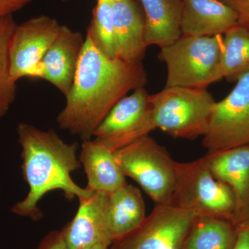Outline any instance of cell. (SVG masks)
<instances>
[{
	"mask_svg": "<svg viewBox=\"0 0 249 249\" xmlns=\"http://www.w3.org/2000/svg\"><path fill=\"white\" fill-rule=\"evenodd\" d=\"M147 83L142 62L108 58L85 36L73 85L57 117L59 127L83 141L91 139L116 103Z\"/></svg>",
	"mask_w": 249,
	"mask_h": 249,
	"instance_id": "obj_1",
	"label": "cell"
},
{
	"mask_svg": "<svg viewBox=\"0 0 249 249\" xmlns=\"http://www.w3.org/2000/svg\"><path fill=\"white\" fill-rule=\"evenodd\" d=\"M17 132L22 148L23 178L29 190L11 212L37 220L42 216L37 204L49 192L60 190L71 200L92 193L72 179L71 173L81 166L77 156L78 143H67L53 129L42 130L27 123H19Z\"/></svg>",
	"mask_w": 249,
	"mask_h": 249,
	"instance_id": "obj_2",
	"label": "cell"
},
{
	"mask_svg": "<svg viewBox=\"0 0 249 249\" xmlns=\"http://www.w3.org/2000/svg\"><path fill=\"white\" fill-rule=\"evenodd\" d=\"M224 36H181L160 49L158 57L167 67L165 87L206 89L222 79Z\"/></svg>",
	"mask_w": 249,
	"mask_h": 249,
	"instance_id": "obj_3",
	"label": "cell"
},
{
	"mask_svg": "<svg viewBox=\"0 0 249 249\" xmlns=\"http://www.w3.org/2000/svg\"><path fill=\"white\" fill-rule=\"evenodd\" d=\"M155 129L175 138L195 139L208 130L216 101L206 89L165 87L149 95Z\"/></svg>",
	"mask_w": 249,
	"mask_h": 249,
	"instance_id": "obj_4",
	"label": "cell"
},
{
	"mask_svg": "<svg viewBox=\"0 0 249 249\" xmlns=\"http://www.w3.org/2000/svg\"><path fill=\"white\" fill-rule=\"evenodd\" d=\"M125 177L134 179L155 204H171L177 161L164 147L147 135L114 152Z\"/></svg>",
	"mask_w": 249,
	"mask_h": 249,
	"instance_id": "obj_5",
	"label": "cell"
},
{
	"mask_svg": "<svg viewBox=\"0 0 249 249\" xmlns=\"http://www.w3.org/2000/svg\"><path fill=\"white\" fill-rule=\"evenodd\" d=\"M177 178L171 204L196 217H212L232 222L235 201L227 185L210 170L206 157L191 162H177Z\"/></svg>",
	"mask_w": 249,
	"mask_h": 249,
	"instance_id": "obj_6",
	"label": "cell"
},
{
	"mask_svg": "<svg viewBox=\"0 0 249 249\" xmlns=\"http://www.w3.org/2000/svg\"><path fill=\"white\" fill-rule=\"evenodd\" d=\"M202 144L208 153L249 144V72L239 78L227 97L214 104Z\"/></svg>",
	"mask_w": 249,
	"mask_h": 249,
	"instance_id": "obj_7",
	"label": "cell"
},
{
	"mask_svg": "<svg viewBox=\"0 0 249 249\" xmlns=\"http://www.w3.org/2000/svg\"><path fill=\"white\" fill-rule=\"evenodd\" d=\"M196 216L173 204H155L137 229L114 241L110 249H182Z\"/></svg>",
	"mask_w": 249,
	"mask_h": 249,
	"instance_id": "obj_8",
	"label": "cell"
},
{
	"mask_svg": "<svg viewBox=\"0 0 249 249\" xmlns=\"http://www.w3.org/2000/svg\"><path fill=\"white\" fill-rule=\"evenodd\" d=\"M155 129L149 94L144 88L134 90L113 107L98 125L93 137L115 152Z\"/></svg>",
	"mask_w": 249,
	"mask_h": 249,
	"instance_id": "obj_9",
	"label": "cell"
},
{
	"mask_svg": "<svg viewBox=\"0 0 249 249\" xmlns=\"http://www.w3.org/2000/svg\"><path fill=\"white\" fill-rule=\"evenodd\" d=\"M62 24L42 15L16 26L9 48L10 72L17 83L22 78L42 77V61Z\"/></svg>",
	"mask_w": 249,
	"mask_h": 249,
	"instance_id": "obj_10",
	"label": "cell"
},
{
	"mask_svg": "<svg viewBox=\"0 0 249 249\" xmlns=\"http://www.w3.org/2000/svg\"><path fill=\"white\" fill-rule=\"evenodd\" d=\"M214 178L229 187L235 201L232 223H249V144L205 155Z\"/></svg>",
	"mask_w": 249,
	"mask_h": 249,
	"instance_id": "obj_11",
	"label": "cell"
},
{
	"mask_svg": "<svg viewBox=\"0 0 249 249\" xmlns=\"http://www.w3.org/2000/svg\"><path fill=\"white\" fill-rule=\"evenodd\" d=\"M109 195L93 191L80 198L76 215L62 230L70 249H85L112 244L106 219Z\"/></svg>",
	"mask_w": 249,
	"mask_h": 249,
	"instance_id": "obj_12",
	"label": "cell"
},
{
	"mask_svg": "<svg viewBox=\"0 0 249 249\" xmlns=\"http://www.w3.org/2000/svg\"><path fill=\"white\" fill-rule=\"evenodd\" d=\"M85 41L80 32L62 25L42 59L41 78L52 83L65 96L73 85Z\"/></svg>",
	"mask_w": 249,
	"mask_h": 249,
	"instance_id": "obj_13",
	"label": "cell"
},
{
	"mask_svg": "<svg viewBox=\"0 0 249 249\" xmlns=\"http://www.w3.org/2000/svg\"><path fill=\"white\" fill-rule=\"evenodd\" d=\"M237 24L235 11L221 0H183V36H224Z\"/></svg>",
	"mask_w": 249,
	"mask_h": 249,
	"instance_id": "obj_14",
	"label": "cell"
},
{
	"mask_svg": "<svg viewBox=\"0 0 249 249\" xmlns=\"http://www.w3.org/2000/svg\"><path fill=\"white\" fill-rule=\"evenodd\" d=\"M79 160L88 178L86 188L89 191L109 195L127 183L114 152L94 139L83 141Z\"/></svg>",
	"mask_w": 249,
	"mask_h": 249,
	"instance_id": "obj_15",
	"label": "cell"
},
{
	"mask_svg": "<svg viewBox=\"0 0 249 249\" xmlns=\"http://www.w3.org/2000/svg\"><path fill=\"white\" fill-rule=\"evenodd\" d=\"M145 12L144 38L147 47L160 49L182 36L183 0H139Z\"/></svg>",
	"mask_w": 249,
	"mask_h": 249,
	"instance_id": "obj_16",
	"label": "cell"
},
{
	"mask_svg": "<svg viewBox=\"0 0 249 249\" xmlns=\"http://www.w3.org/2000/svg\"><path fill=\"white\" fill-rule=\"evenodd\" d=\"M113 22L120 58L140 62L146 52L144 38L145 21L134 0H111Z\"/></svg>",
	"mask_w": 249,
	"mask_h": 249,
	"instance_id": "obj_17",
	"label": "cell"
},
{
	"mask_svg": "<svg viewBox=\"0 0 249 249\" xmlns=\"http://www.w3.org/2000/svg\"><path fill=\"white\" fill-rule=\"evenodd\" d=\"M146 217L140 190L126 183L109 195L106 219L112 242L137 229Z\"/></svg>",
	"mask_w": 249,
	"mask_h": 249,
	"instance_id": "obj_18",
	"label": "cell"
},
{
	"mask_svg": "<svg viewBox=\"0 0 249 249\" xmlns=\"http://www.w3.org/2000/svg\"><path fill=\"white\" fill-rule=\"evenodd\" d=\"M237 229L231 221L212 217H196L182 249H232Z\"/></svg>",
	"mask_w": 249,
	"mask_h": 249,
	"instance_id": "obj_19",
	"label": "cell"
},
{
	"mask_svg": "<svg viewBox=\"0 0 249 249\" xmlns=\"http://www.w3.org/2000/svg\"><path fill=\"white\" fill-rule=\"evenodd\" d=\"M223 42L222 77L229 83H235L249 72V32L235 26L224 34Z\"/></svg>",
	"mask_w": 249,
	"mask_h": 249,
	"instance_id": "obj_20",
	"label": "cell"
},
{
	"mask_svg": "<svg viewBox=\"0 0 249 249\" xmlns=\"http://www.w3.org/2000/svg\"><path fill=\"white\" fill-rule=\"evenodd\" d=\"M86 36L93 45L108 58H120L113 22L111 0H97Z\"/></svg>",
	"mask_w": 249,
	"mask_h": 249,
	"instance_id": "obj_21",
	"label": "cell"
},
{
	"mask_svg": "<svg viewBox=\"0 0 249 249\" xmlns=\"http://www.w3.org/2000/svg\"><path fill=\"white\" fill-rule=\"evenodd\" d=\"M17 25L13 16L0 19V118L9 111L17 93L16 82L10 72L9 60L10 43Z\"/></svg>",
	"mask_w": 249,
	"mask_h": 249,
	"instance_id": "obj_22",
	"label": "cell"
},
{
	"mask_svg": "<svg viewBox=\"0 0 249 249\" xmlns=\"http://www.w3.org/2000/svg\"><path fill=\"white\" fill-rule=\"evenodd\" d=\"M235 11L238 18L237 25L249 32V0H221Z\"/></svg>",
	"mask_w": 249,
	"mask_h": 249,
	"instance_id": "obj_23",
	"label": "cell"
},
{
	"mask_svg": "<svg viewBox=\"0 0 249 249\" xmlns=\"http://www.w3.org/2000/svg\"><path fill=\"white\" fill-rule=\"evenodd\" d=\"M37 249H70L62 231L51 232L40 242Z\"/></svg>",
	"mask_w": 249,
	"mask_h": 249,
	"instance_id": "obj_24",
	"label": "cell"
},
{
	"mask_svg": "<svg viewBox=\"0 0 249 249\" xmlns=\"http://www.w3.org/2000/svg\"><path fill=\"white\" fill-rule=\"evenodd\" d=\"M33 0H0V19L13 16Z\"/></svg>",
	"mask_w": 249,
	"mask_h": 249,
	"instance_id": "obj_25",
	"label": "cell"
},
{
	"mask_svg": "<svg viewBox=\"0 0 249 249\" xmlns=\"http://www.w3.org/2000/svg\"><path fill=\"white\" fill-rule=\"evenodd\" d=\"M232 249H249V223L237 228V235Z\"/></svg>",
	"mask_w": 249,
	"mask_h": 249,
	"instance_id": "obj_26",
	"label": "cell"
},
{
	"mask_svg": "<svg viewBox=\"0 0 249 249\" xmlns=\"http://www.w3.org/2000/svg\"><path fill=\"white\" fill-rule=\"evenodd\" d=\"M85 249H109V247H107V246L102 245H98L96 246H93V247H89V248Z\"/></svg>",
	"mask_w": 249,
	"mask_h": 249,
	"instance_id": "obj_27",
	"label": "cell"
},
{
	"mask_svg": "<svg viewBox=\"0 0 249 249\" xmlns=\"http://www.w3.org/2000/svg\"><path fill=\"white\" fill-rule=\"evenodd\" d=\"M62 1H66L67 0H62Z\"/></svg>",
	"mask_w": 249,
	"mask_h": 249,
	"instance_id": "obj_28",
	"label": "cell"
}]
</instances>
